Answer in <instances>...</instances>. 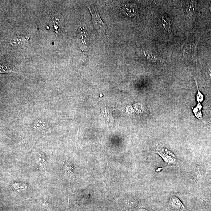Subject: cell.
Instances as JSON below:
<instances>
[{"instance_id": "6da1fadb", "label": "cell", "mask_w": 211, "mask_h": 211, "mask_svg": "<svg viewBox=\"0 0 211 211\" xmlns=\"http://www.w3.org/2000/svg\"><path fill=\"white\" fill-rule=\"evenodd\" d=\"M199 38L198 40L187 42L183 49V56L185 60L197 62V52Z\"/></svg>"}, {"instance_id": "7a4b0ae2", "label": "cell", "mask_w": 211, "mask_h": 211, "mask_svg": "<svg viewBox=\"0 0 211 211\" xmlns=\"http://www.w3.org/2000/svg\"><path fill=\"white\" fill-rule=\"evenodd\" d=\"M92 16L93 24L100 34H105L106 33V25L103 23L100 18L96 7L93 4L87 5Z\"/></svg>"}, {"instance_id": "3957f363", "label": "cell", "mask_w": 211, "mask_h": 211, "mask_svg": "<svg viewBox=\"0 0 211 211\" xmlns=\"http://www.w3.org/2000/svg\"><path fill=\"white\" fill-rule=\"evenodd\" d=\"M154 152L162 157L165 163L168 165H175L176 163L175 156L168 149L157 148Z\"/></svg>"}, {"instance_id": "277c9868", "label": "cell", "mask_w": 211, "mask_h": 211, "mask_svg": "<svg viewBox=\"0 0 211 211\" xmlns=\"http://www.w3.org/2000/svg\"><path fill=\"white\" fill-rule=\"evenodd\" d=\"M168 207L171 211H185V207L178 198L176 196L170 197L168 201Z\"/></svg>"}, {"instance_id": "5b68a950", "label": "cell", "mask_w": 211, "mask_h": 211, "mask_svg": "<svg viewBox=\"0 0 211 211\" xmlns=\"http://www.w3.org/2000/svg\"><path fill=\"white\" fill-rule=\"evenodd\" d=\"M139 52L141 56L148 61L152 62H162L164 61L163 59H161L160 58L146 50H140Z\"/></svg>"}, {"instance_id": "8992f818", "label": "cell", "mask_w": 211, "mask_h": 211, "mask_svg": "<svg viewBox=\"0 0 211 211\" xmlns=\"http://www.w3.org/2000/svg\"><path fill=\"white\" fill-rule=\"evenodd\" d=\"M187 15L191 17L196 12L197 9V2L195 1H188L185 6Z\"/></svg>"}, {"instance_id": "52a82bcc", "label": "cell", "mask_w": 211, "mask_h": 211, "mask_svg": "<svg viewBox=\"0 0 211 211\" xmlns=\"http://www.w3.org/2000/svg\"><path fill=\"white\" fill-rule=\"evenodd\" d=\"M128 8L124 7V12L126 13L127 15L130 17L135 16L138 13V8L137 7L136 4H130V5H129L127 6L126 5Z\"/></svg>"}, {"instance_id": "ba28073f", "label": "cell", "mask_w": 211, "mask_h": 211, "mask_svg": "<svg viewBox=\"0 0 211 211\" xmlns=\"http://www.w3.org/2000/svg\"><path fill=\"white\" fill-rule=\"evenodd\" d=\"M162 24L163 28L167 31L170 32L171 27V21L165 17L162 16L161 18Z\"/></svg>"}, {"instance_id": "9c48e42d", "label": "cell", "mask_w": 211, "mask_h": 211, "mask_svg": "<svg viewBox=\"0 0 211 211\" xmlns=\"http://www.w3.org/2000/svg\"><path fill=\"white\" fill-rule=\"evenodd\" d=\"M202 108L201 104L198 103L197 106L193 110L195 116L196 117L199 119H202V116L201 112V109Z\"/></svg>"}, {"instance_id": "30bf717a", "label": "cell", "mask_w": 211, "mask_h": 211, "mask_svg": "<svg viewBox=\"0 0 211 211\" xmlns=\"http://www.w3.org/2000/svg\"><path fill=\"white\" fill-rule=\"evenodd\" d=\"M195 82H196V85L198 89V94H197L196 98L198 102H202L203 100H204V96L202 95V94H201L200 91L199 90V88H198L197 81L196 79H195Z\"/></svg>"}, {"instance_id": "8fae6325", "label": "cell", "mask_w": 211, "mask_h": 211, "mask_svg": "<svg viewBox=\"0 0 211 211\" xmlns=\"http://www.w3.org/2000/svg\"><path fill=\"white\" fill-rule=\"evenodd\" d=\"M66 169L67 170V172L70 174H72L73 173V167L71 166V165H69L66 166Z\"/></svg>"}]
</instances>
